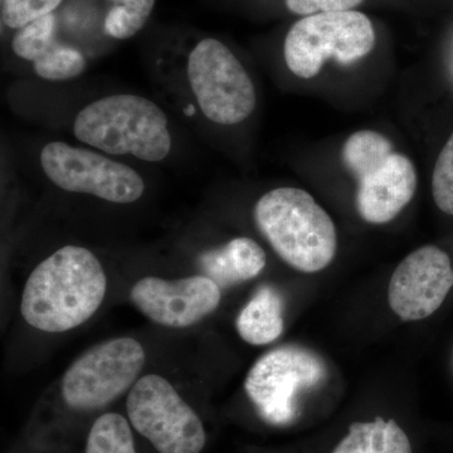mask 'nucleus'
I'll return each mask as SVG.
<instances>
[{"label":"nucleus","mask_w":453,"mask_h":453,"mask_svg":"<svg viewBox=\"0 0 453 453\" xmlns=\"http://www.w3.org/2000/svg\"><path fill=\"white\" fill-rule=\"evenodd\" d=\"M103 265L88 249L65 246L33 270L20 311L26 323L46 333H64L91 319L106 296Z\"/></svg>","instance_id":"nucleus-1"},{"label":"nucleus","mask_w":453,"mask_h":453,"mask_svg":"<svg viewBox=\"0 0 453 453\" xmlns=\"http://www.w3.org/2000/svg\"><path fill=\"white\" fill-rule=\"evenodd\" d=\"M253 216L273 251L295 270L319 273L335 257V225L306 190L290 187L270 190L256 203Z\"/></svg>","instance_id":"nucleus-2"},{"label":"nucleus","mask_w":453,"mask_h":453,"mask_svg":"<svg viewBox=\"0 0 453 453\" xmlns=\"http://www.w3.org/2000/svg\"><path fill=\"white\" fill-rule=\"evenodd\" d=\"M77 140L106 154L162 162L172 150L168 118L153 101L112 95L83 107L73 122Z\"/></svg>","instance_id":"nucleus-3"},{"label":"nucleus","mask_w":453,"mask_h":453,"mask_svg":"<svg viewBox=\"0 0 453 453\" xmlns=\"http://www.w3.org/2000/svg\"><path fill=\"white\" fill-rule=\"evenodd\" d=\"M342 157L357 179V210L365 222L386 225L412 201L418 184L416 166L383 134L357 131L342 146Z\"/></svg>","instance_id":"nucleus-4"},{"label":"nucleus","mask_w":453,"mask_h":453,"mask_svg":"<svg viewBox=\"0 0 453 453\" xmlns=\"http://www.w3.org/2000/svg\"><path fill=\"white\" fill-rule=\"evenodd\" d=\"M371 19L356 11L323 12L297 20L286 35L283 55L292 73L314 79L327 59L356 64L374 49Z\"/></svg>","instance_id":"nucleus-5"},{"label":"nucleus","mask_w":453,"mask_h":453,"mask_svg":"<svg viewBox=\"0 0 453 453\" xmlns=\"http://www.w3.org/2000/svg\"><path fill=\"white\" fill-rule=\"evenodd\" d=\"M188 81L203 115L219 125L240 124L255 111V85L222 42L205 38L190 52Z\"/></svg>","instance_id":"nucleus-6"},{"label":"nucleus","mask_w":453,"mask_h":453,"mask_svg":"<svg viewBox=\"0 0 453 453\" xmlns=\"http://www.w3.org/2000/svg\"><path fill=\"white\" fill-rule=\"evenodd\" d=\"M145 350L135 339L107 340L89 348L65 371L62 398L80 412L101 410L133 388L145 365Z\"/></svg>","instance_id":"nucleus-7"},{"label":"nucleus","mask_w":453,"mask_h":453,"mask_svg":"<svg viewBox=\"0 0 453 453\" xmlns=\"http://www.w3.org/2000/svg\"><path fill=\"white\" fill-rule=\"evenodd\" d=\"M130 425L159 453H201L207 442L196 411L168 380L157 374L140 378L127 401Z\"/></svg>","instance_id":"nucleus-8"},{"label":"nucleus","mask_w":453,"mask_h":453,"mask_svg":"<svg viewBox=\"0 0 453 453\" xmlns=\"http://www.w3.org/2000/svg\"><path fill=\"white\" fill-rule=\"evenodd\" d=\"M326 374L324 360L314 351L285 345L259 357L247 374L244 389L267 422L288 425L297 414V395L319 386Z\"/></svg>","instance_id":"nucleus-9"},{"label":"nucleus","mask_w":453,"mask_h":453,"mask_svg":"<svg viewBox=\"0 0 453 453\" xmlns=\"http://www.w3.org/2000/svg\"><path fill=\"white\" fill-rule=\"evenodd\" d=\"M41 165L47 178L65 192L94 196L118 204L139 201L145 192L144 179L136 170L64 142H50L42 149Z\"/></svg>","instance_id":"nucleus-10"},{"label":"nucleus","mask_w":453,"mask_h":453,"mask_svg":"<svg viewBox=\"0 0 453 453\" xmlns=\"http://www.w3.org/2000/svg\"><path fill=\"white\" fill-rule=\"evenodd\" d=\"M220 288L204 275L169 280L144 277L134 283L130 300L155 324L183 329L198 324L219 306Z\"/></svg>","instance_id":"nucleus-11"},{"label":"nucleus","mask_w":453,"mask_h":453,"mask_svg":"<svg viewBox=\"0 0 453 453\" xmlns=\"http://www.w3.org/2000/svg\"><path fill=\"white\" fill-rule=\"evenodd\" d=\"M453 288L449 255L436 246H425L408 255L390 279V309L404 321L423 320L442 306Z\"/></svg>","instance_id":"nucleus-12"},{"label":"nucleus","mask_w":453,"mask_h":453,"mask_svg":"<svg viewBox=\"0 0 453 453\" xmlns=\"http://www.w3.org/2000/svg\"><path fill=\"white\" fill-rule=\"evenodd\" d=\"M266 253L256 241L238 237L225 246L203 253L199 257L204 276L219 288H229L255 279L266 266Z\"/></svg>","instance_id":"nucleus-13"},{"label":"nucleus","mask_w":453,"mask_h":453,"mask_svg":"<svg viewBox=\"0 0 453 453\" xmlns=\"http://www.w3.org/2000/svg\"><path fill=\"white\" fill-rule=\"evenodd\" d=\"M235 327L244 342L267 345L283 333V300L273 286H259L235 320Z\"/></svg>","instance_id":"nucleus-14"},{"label":"nucleus","mask_w":453,"mask_h":453,"mask_svg":"<svg viewBox=\"0 0 453 453\" xmlns=\"http://www.w3.org/2000/svg\"><path fill=\"white\" fill-rule=\"evenodd\" d=\"M333 453H412L410 438L395 419L353 423Z\"/></svg>","instance_id":"nucleus-15"},{"label":"nucleus","mask_w":453,"mask_h":453,"mask_svg":"<svg viewBox=\"0 0 453 453\" xmlns=\"http://www.w3.org/2000/svg\"><path fill=\"white\" fill-rule=\"evenodd\" d=\"M85 453H138L130 422L119 413L98 417L89 429Z\"/></svg>","instance_id":"nucleus-16"},{"label":"nucleus","mask_w":453,"mask_h":453,"mask_svg":"<svg viewBox=\"0 0 453 453\" xmlns=\"http://www.w3.org/2000/svg\"><path fill=\"white\" fill-rule=\"evenodd\" d=\"M57 17L47 14L17 29L12 40V50L20 58L35 62L57 43Z\"/></svg>","instance_id":"nucleus-17"},{"label":"nucleus","mask_w":453,"mask_h":453,"mask_svg":"<svg viewBox=\"0 0 453 453\" xmlns=\"http://www.w3.org/2000/svg\"><path fill=\"white\" fill-rule=\"evenodd\" d=\"M35 73L47 81H68L86 70V59L79 50L57 43L41 58L33 62Z\"/></svg>","instance_id":"nucleus-18"},{"label":"nucleus","mask_w":453,"mask_h":453,"mask_svg":"<svg viewBox=\"0 0 453 453\" xmlns=\"http://www.w3.org/2000/svg\"><path fill=\"white\" fill-rule=\"evenodd\" d=\"M432 195L437 207L453 216V133L438 155L432 175Z\"/></svg>","instance_id":"nucleus-19"},{"label":"nucleus","mask_w":453,"mask_h":453,"mask_svg":"<svg viewBox=\"0 0 453 453\" xmlns=\"http://www.w3.org/2000/svg\"><path fill=\"white\" fill-rule=\"evenodd\" d=\"M61 3L62 0H3L2 20L9 28L19 29L53 13Z\"/></svg>","instance_id":"nucleus-20"},{"label":"nucleus","mask_w":453,"mask_h":453,"mask_svg":"<svg viewBox=\"0 0 453 453\" xmlns=\"http://www.w3.org/2000/svg\"><path fill=\"white\" fill-rule=\"evenodd\" d=\"M363 0H286V7L297 16H311L323 12H342L362 4Z\"/></svg>","instance_id":"nucleus-21"},{"label":"nucleus","mask_w":453,"mask_h":453,"mask_svg":"<svg viewBox=\"0 0 453 453\" xmlns=\"http://www.w3.org/2000/svg\"><path fill=\"white\" fill-rule=\"evenodd\" d=\"M112 2H115L116 7L122 9L125 13L144 23L148 22L155 5V0H112Z\"/></svg>","instance_id":"nucleus-22"}]
</instances>
